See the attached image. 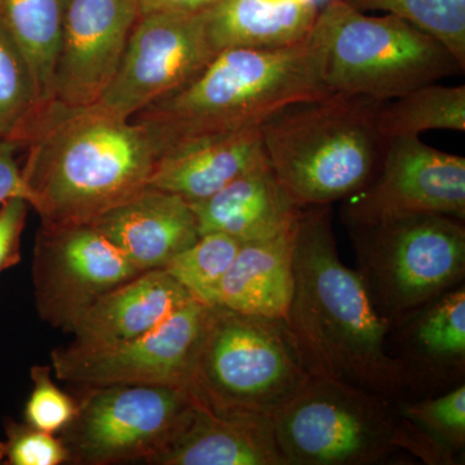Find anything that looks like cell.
I'll list each match as a JSON object with an SVG mask.
<instances>
[{
    "instance_id": "1",
    "label": "cell",
    "mask_w": 465,
    "mask_h": 465,
    "mask_svg": "<svg viewBox=\"0 0 465 465\" xmlns=\"http://www.w3.org/2000/svg\"><path fill=\"white\" fill-rule=\"evenodd\" d=\"M286 323L309 372L385 399L415 390L388 351L391 326L376 311L360 273L339 255L330 206L302 208L293 249V292Z\"/></svg>"
},
{
    "instance_id": "2",
    "label": "cell",
    "mask_w": 465,
    "mask_h": 465,
    "mask_svg": "<svg viewBox=\"0 0 465 465\" xmlns=\"http://www.w3.org/2000/svg\"><path fill=\"white\" fill-rule=\"evenodd\" d=\"M24 148L26 201L45 228L92 224L149 186L158 155L148 131L133 119L56 103Z\"/></svg>"
},
{
    "instance_id": "3",
    "label": "cell",
    "mask_w": 465,
    "mask_h": 465,
    "mask_svg": "<svg viewBox=\"0 0 465 465\" xmlns=\"http://www.w3.org/2000/svg\"><path fill=\"white\" fill-rule=\"evenodd\" d=\"M324 48L316 30L281 48H226L179 91L133 116L158 154L171 143L255 127L278 110L322 99Z\"/></svg>"
},
{
    "instance_id": "4",
    "label": "cell",
    "mask_w": 465,
    "mask_h": 465,
    "mask_svg": "<svg viewBox=\"0 0 465 465\" xmlns=\"http://www.w3.org/2000/svg\"><path fill=\"white\" fill-rule=\"evenodd\" d=\"M381 104L332 94L292 104L260 124L269 164L299 207L330 206L371 182L387 145L378 122Z\"/></svg>"
},
{
    "instance_id": "5",
    "label": "cell",
    "mask_w": 465,
    "mask_h": 465,
    "mask_svg": "<svg viewBox=\"0 0 465 465\" xmlns=\"http://www.w3.org/2000/svg\"><path fill=\"white\" fill-rule=\"evenodd\" d=\"M314 29L332 94L385 103L463 70L430 34L393 15L370 16L345 0H327Z\"/></svg>"
},
{
    "instance_id": "6",
    "label": "cell",
    "mask_w": 465,
    "mask_h": 465,
    "mask_svg": "<svg viewBox=\"0 0 465 465\" xmlns=\"http://www.w3.org/2000/svg\"><path fill=\"white\" fill-rule=\"evenodd\" d=\"M289 324L210 307L189 391L215 409L273 414L311 378Z\"/></svg>"
},
{
    "instance_id": "7",
    "label": "cell",
    "mask_w": 465,
    "mask_h": 465,
    "mask_svg": "<svg viewBox=\"0 0 465 465\" xmlns=\"http://www.w3.org/2000/svg\"><path fill=\"white\" fill-rule=\"evenodd\" d=\"M286 465H371L405 451L397 402L311 375L272 414Z\"/></svg>"
},
{
    "instance_id": "8",
    "label": "cell",
    "mask_w": 465,
    "mask_h": 465,
    "mask_svg": "<svg viewBox=\"0 0 465 465\" xmlns=\"http://www.w3.org/2000/svg\"><path fill=\"white\" fill-rule=\"evenodd\" d=\"M463 223L450 216L414 215L349 226L357 272L391 329L463 284Z\"/></svg>"
},
{
    "instance_id": "9",
    "label": "cell",
    "mask_w": 465,
    "mask_h": 465,
    "mask_svg": "<svg viewBox=\"0 0 465 465\" xmlns=\"http://www.w3.org/2000/svg\"><path fill=\"white\" fill-rule=\"evenodd\" d=\"M78 412L58 436L76 464L149 463L167 445L195 397L161 384L84 387Z\"/></svg>"
},
{
    "instance_id": "10",
    "label": "cell",
    "mask_w": 465,
    "mask_h": 465,
    "mask_svg": "<svg viewBox=\"0 0 465 465\" xmlns=\"http://www.w3.org/2000/svg\"><path fill=\"white\" fill-rule=\"evenodd\" d=\"M216 54L207 9L142 15L112 84L94 106L131 119L191 84Z\"/></svg>"
},
{
    "instance_id": "11",
    "label": "cell",
    "mask_w": 465,
    "mask_h": 465,
    "mask_svg": "<svg viewBox=\"0 0 465 465\" xmlns=\"http://www.w3.org/2000/svg\"><path fill=\"white\" fill-rule=\"evenodd\" d=\"M208 313V305L192 300L164 322L136 338L105 345L72 342L54 349L52 367L60 381L82 388L161 384L189 390Z\"/></svg>"
},
{
    "instance_id": "12",
    "label": "cell",
    "mask_w": 465,
    "mask_h": 465,
    "mask_svg": "<svg viewBox=\"0 0 465 465\" xmlns=\"http://www.w3.org/2000/svg\"><path fill=\"white\" fill-rule=\"evenodd\" d=\"M349 226L414 215L465 220V158L440 152L419 136L387 140L381 164L362 191L345 200Z\"/></svg>"
},
{
    "instance_id": "13",
    "label": "cell",
    "mask_w": 465,
    "mask_h": 465,
    "mask_svg": "<svg viewBox=\"0 0 465 465\" xmlns=\"http://www.w3.org/2000/svg\"><path fill=\"white\" fill-rule=\"evenodd\" d=\"M142 272L92 224L41 226L33 260L39 316L69 332L97 299Z\"/></svg>"
},
{
    "instance_id": "14",
    "label": "cell",
    "mask_w": 465,
    "mask_h": 465,
    "mask_svg": "<svg viewBox=\"0 0 465 465\" xmlns=\"http://www.w3.org/2000/svg\"><path fill=\"white\" fill-rule=\"evenodd\" d=\"M139 18L136 0H70L54 72V103L73 109L99 103Z\"/></svg>"
},
{
    "instance_id": "15",
    "label": "cell",
    "mask_w": 465,
    "mask_h": 465,
    "mask_svg": "<svg viewBox=\"0 0 465 465\" xmlns=\"http://www.w3.org/2000/svg\"><path fill=\"white\" fill-rule=\"evenodd\" d=\"M149 464L286 465V461L271 415L215 409L195 399L176 432Z\"/></svg>"
},
{
    "instance_id": "16",
    "label": "cell",
    "mask_w": 465,
    "mask_h": 465,
    "mask_svg": "<svg viewBox=\"0 0 465 465\" xmlns=\"http://www.w3.org/2000/svg\"><path fill=\"white\" fill-rule=\"evenodd\" d=\"M92 225L142 273L166 268L200 238L191 203L150 185L110 208Z\"/></svg>"
},
{
    "instance_id": "17",
    "label": "cell",
    "mask_w": 465,
    "mask_h": 465,
    "mask_svg": "<svg viewBox=\"0 0 465 465\" xmlns=\"http://www.w3.org/2000/svg\"><path fill=\"white\" fill-rule=\"evenodd\" d=\"M268 162L259 125L204 134L162 150L149 185L195 203Z\"/></svg>"
},
{
    "instance_id": "18",
    "label": "cell",
    "mask_w": 465,
    "mask_h": 465,
    "mask_svg": "<svg viewBox=\"0 0 465 465\" xmlns=\"http://www.w3.org/2000/svg\"><path fill=\"white\" fill-rule=\"evenodd\" d=\"M393 329L415 390L452 387L465 376V287L442 293Z\"/></svg>"
},
{
    "instance_id": "19",
    "label": "cell",
    "mask_w": 465,
    "mask_h": 465,
    "mask_svg": "<svg viewBox=\"0 0 465 465\" xmlns=\"http://www.w3.org/2000/svg\"><path fill=\"white\" fill-rule=\"evenodd\" d=\"M192 300L164 269L143 272L97 299L69 332L78 344H114L150 331Z\"/></svg>"
},
{
    "instance_id": "20",
    "label": "cell",
    "mask_w": 465,
    "mask_h": 465,
    "mask_svg": "<svg viewBox=\"0 0 465 465\" xmlns=\"http://www.w3.org/2000/svg\"><path fill=\"white\" fill-rule=\"evenodd\" d=\"M191 207L200 235L224 232L241 242L273 237L295 225L302 211L269 162Z\"/></svg>"
},
{
    "instance_id": "21",
    "label": "cell",
    "mask_w": 465,
    "mask_h": 465,
    "mask_svg": "<svg viewBox=\"0 0 465 465\" xmlns=\"http://www.w3.org/2000/svg\"><path fill=\"white\" fill-rule=\"evenodd\" d=\"M296 226L264 240L243 242L211 307L286 320L293 292Z\"/></svg>"
},
{
    "instance_id": "22",
    "label": "cell",
    "mask_w": 465,
    "mask_h": 465,
    "mask_svg": "<svg viewBox=\"0 0 465 465\" xmlns=\"http://www.w3.org/2000/svg\"><path fill=\"white\" fill-rule=\"evenodd\" d=\"M317 0H219L207 9L217 52L281 48L305 41L316 25Z\"/></svg>"
},
{
    "instance_id": "23",
    "label": "cell",
    "mask_w": 465,
    "mask_h": 465,
    "mask_svg": "<svg viewBox=\"0 0 465 465\" xmlns=\"http://www.w3.org/2000/svg\"><path fill=\"white\" fill-rule=\"evenodd\" d=\"M70 0H0V16L23 48L43 112L54 104V72Z\"/></svg>"
},
{
    "instance_id": "24",
    "label": "cell",
    "mask_w": 465,
    "mask_h": 465,
    "mask_svg": "<svg viewBox=\"0 0 465 465\" xmlns=\"http://www.w3.org/2000/svg\"><path fill=\"white\" fill-rule=\"evenodd\" d=\"M406 437V451L425 464H457L465 448V385L437 397L397 402Z\"/></svg>"
},
{
    "instance_id": "25",
    "label": "cell",
    "mask_w": 465,
    "mask_h": 465,
    "mask_svg": "<svg viewBox=\"0 0 465 465\" xmlns=\"http://www.w3.org/2000/svg\"><path fill=\"white\" fill-rule=\"evenodd\" d=\"M379 128L385 140L425 131H465L464 85L432 84L381 104Z\"/></svg>"
},
{
    "instance_id": "26",
    "label": "cell",
    "mask_w": 465,
    "mask_h": 465,
    "mask_svg": "<svg viewBox=\"0 0 465 465\" xmlns=\"http://www.w3.org/2000/svg\"><path fill=\"white\" fill-rule=\"evenodd\" d=\"M43 115L25 54L0 16V137L24 148Z\"/></svg>"
},
{
    "instance_id": "27",
    "label": "cell",
    "mask_w": 465,
    "mask_h": 465,
    "mask_svg": "<svg viewBox=\"0 0 465 465\" xmlns=\"http://www.w3.org/2000/svg\"><path fill=\"white\" fill-rule=\"evenodd\" d=\"M242 243L224 232H207L174 256L164 271L173 275L193 299L211 307L217 287L237 258Z\"/></svg>"
},
{
    "instance_id": "28",
    "label": "cell",
    "mask_w": 465,
    "mask_h": 465,
    "mask_svg": "<svg viewBox=\"0 0 465 465\" xmlns=\"http://www.w3.org/2000/svg\"><path fill=\"white\" fill-rule=\"evenodd\" d=\"M360 11H381L442 43L465 67V0H345Z\"/></svg>"
},
{
    "instance_id": "29",
    "label": "cell",
    "mask_w": 465,
    "mask_h": 465,
    "mask_svg": "<svg viewBox=\"0 0 465 465\" xmlns=\"http://www.w3.org/2000/svg\"><path fill=\"white\" fill-rule=\"evenodd\" d=\"M33 388L26 401L25 423L45 432L60 434L78 412V400L52 381L51 366L30 369Z\"/></svg>"
},
{
    "instance_id": "30",
    "label": "cell",
    "mask_w": 465,
    "mask_h": 465,
    "mask_svg": "<svg viewBox=\"0 0 465 465\" xmlns=\"http://www.w3.org/2000/svg\"><path fill=\"white\" fill-rule=\"evenodd\" d=\"M5 458L8 465H60L69 461V452L60 436L36 430L12 419L5 420Z\"/></svg>"
},
{
    "instance_id": "31",
    "label": "cell",
    "mask_w": 465,
    "mask_h": 465,
    "mask_svg": "<svg viewBox=\"0 0 465 465\" xmlns=\"http://www.w3.org/2000/svg\"><path fill=\"white\" fill-rule=\"evenodd\" d=\"M30 204L24 198H11L0 204V274L21 260V235Z\"/></svg>"
},
{
    "instance_id": "32",
    "label": "cell",
    "mask_w": 465,
    "mask_h": 465,
    "mask_svg": "<svg viewBox=\"0 0 465 465\" xmlns=\"http://www.w3.org/2000/svg\"><path fill=\"white\" fill-rule=\"evenodd\" d=\"M18 143L0 137V204L11 198L26 200L23 171L17 161Z\"/></svg>"
},
{
    "instance_id": "33",
    "label": "cell",
    "mask_w": 465,
    "mask_h": 465,
    "mask_svg": "<svg viewBox=\"0 0 465 465\" xmlns=\"http://www.w3.org/2000/svg\"><path fill=\"white\" fill-rule=\"evenodd\" d=\"M142 15L154 12H200L215 5L219 0H136Z\"/></svg>"
},
{
    "instance_id": "34",
    "label": "cell",
    "mask_w": 465,
    "mask_h": 465,
    "mask_svg": "<svg viewBox=\"0 0 465 465\" xmlns=\"http://www.w3.org/2000/svg\"><path fill=\"white\" fill-rule=\"evenodd\" d=\"M5 445L3 440H0V463H3L5 461Z\"/></svg>"
}]
</instances>
